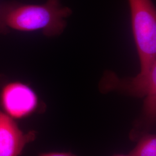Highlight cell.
Masks as SVG:
<instances>
[{
	"label": "cell",
	"mask_w": 156,
	"mask_h": 156,
	"mask_svg": "<svg viewBox=\"0 0 156 156\" xmlns=\"http://www.w3.org/2000/svg\"><path fill=\"white\" fill-rule=\"evenodd\" d=\"M113 156H129L128 155H124V154H115Z\"/></svg>",
	"instance_id": "52a82bcc"
},
{
	"label": "cell",
	"mask_w": 156,
	"mask_h": 156,
	"mask_svg": "<svg viewBox=\"0 0 156 156\" xmlns=\"http://www.w3.org/2000/svg\"><path fill=\"white\" fill-rule=\"evenodd\" d=\"M72 14L73 10L60 0H46L42 4L1 2L0 34L41 31L46 37H57L63 33Z\"/></svg>",
	"instance_id": "6da1fadb"
},
{
	"label": "cell",
	"mask_w": 156,
	"mask_h": 156,
	"mask_svg": "<svg viewBox=\"0 0 156 156\" xmlns=\"http://www.w3.org/2000/svg\"><path fill=\"white\" fill-rule=\"evenodd\" d=\"M102 94L118 92L144 99H156V67L147 74L138 73L135 76L120 78L110 71L104 72L98 83Z\"/></svg>",
	"instance_id": "3957f363"
},
{
	"label": "cell",
	"mask_w": 156,
	"mask_h": 156,
	"mask_svg": "<svg viewBox=\"0 0 156 156\" xmlns=\"http://www.w3.org/2000/svg\"><path fill=\"white\" fill-rule=\"evenodd\" d=\"M38 156H78L71 152L51 151L41 153Z\"/></svg>",
	"instance_id": "8992f818"
},
{
	"label": "cell",
	"mask_w": 156,
	"mask_h": 156,
	"mask_svg": "<svg viewBox=\"0 0 156 156\" xmlns=\"http://www.w3.org/2000/svg\"><path fill=\"white\" fill-rule=\"evenodd\" d=\"M136 146L129 153V156H156V136L146 134L140 138Z\"/></svg>",
	"instance_id": "5b68a950"
},
{
	"label": "cell",
	"mask_w": 156,
	"mask_h": 156,
	"mask_svg": "<svg viewBox=\"0 0 156 156\" xmlns=\"http://www.w3.org/2000/svg\"><path fill=\"white\" fill-rule=\"evenodd\" d=\"M37 138V132L24 133L15 120L0 108V156H19L26 146Z\"/></svg>",
	"instance_id": "277c9868"
},
{
	"label": "cell",
	"mask_w": 156,
	"mask_h": 156,
	"mask_svg": "<svg viewBox=\"0 0 156 156\" xmlns=\"http://www.w3.org/2000/svg\"><path fill=\"white\" fill-rule=\"evenodd\" d=\"M45 105L28 84L13 81L5 84L0 91V108L14 120H20L43 112Z\"/></svg>",
	"instance_id": "7a4b0ae2"
}]
</instances>
